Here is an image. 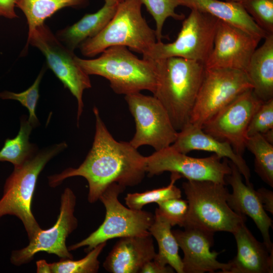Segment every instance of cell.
Segmentation results:
<instances>
[{
    "instance_id": "cell-1",
    "label": "cell",
    "mask_w": 273,
    "mask_h": 273,
    "mask_svg": "<svg viewBox=\"0 0 273 273\" xmlns=\"http://www.w3.org/2000/svg\"><path fill=\"white\" fill-rule=\"evenodd\" d=\"M96 128L91 149L77 168H68L48 177L49 186L56 187L65 179L76 176L88 184L87 200L94 203L111 184L125 188L142 182L146 172V157L129 142L116 141L103 121L96 107L93 108Z\"/></svg>"
},
{
    "instance_id": "cell-2",
    "label": "cell",
    "mask_w": 273,
    "mask_h": 273,
    "mask_svg": "<svg viewBox=\"0 0 273 273\" xmlns=\"http://www.w3.org/2000/svg\"><path fill=\"white\" fill-rule=\"evenodd\" d=\"M157 84L153 96L166 110L178 131L190 122L205 70L204 63L179 57L155 60Z\"/></svg>"
},
{
    "instance_id": "cell-3",
    "label": "cell",
    "mask_w": 273,
    "mask_h": 273,
    "mask_svg": "<svg viewBox=\"0 0 273 273\" xmlns=\"http://www.w3.org/2000/svg\"><path fill=\"white\" fill-rule=\"evenodd\" d=\"M76 61L88 75H99L108 80L111 88L117 94L126 96L143 90L153 94L155 90L156 61L140 59L125 46L109 47L96 59H83L76 56Z\"/></svg>"
},
{
    "instance_id": "cell-4",
    "label": "cell",
    "mask_w": 273,
    "mask_h": 273,
    "mask_svg": "<svg viewBox=\"0 0 273 273\" xmlns=\"http://www.w3.org/2000/svg\"><path fill=\"white\" fill-rule=\"evenodd\" d=\"M140 0H123L117 5L115 14L106 26L96 36L82 42L81 54L93 57L107 48L122 46L147 55L157 42L155 30L143 17Z\"/></svg>"
},
{
    "instance_id": "cell-5",
    "label": "cell",
    "mask_w": 273,
    "mask_h": 273,
    "mask_svg": "<svg viewBox=\"0 0 273 273\" xmlns=\"http://www.w3.org/2000/svg\"><path fill=\"white\" fill-rule=\"evenodd\" d=\"M67 147L65 142H62L41 150L22 165L14 167L6 181L0 199V218L6 215L18 217L29 239L41 229L31 210L38 176L47 163Z\"/></svg>"
},
{
    "instance_id": "cell-6",
    "label": "cell",
    "mask_w": 273,
    "mask_h": 273,
    "mask_svg": "<svg viewBox=\"0 0 273 273\" xmlns=\"http://www.w3.org/2000/svg\"><path fill=\"white\" fill-rule=\"evenodd\" d=\"M182 187L188 203V212L183 228L194 225L213 233H233L245 223L246 216L229 206L226 185L210 180H188Z\"/></svg>"
},
{
    "instance_id": "cell-7",
    "label": "cell",
    "mask_w": 273,
    "mask_h": 273,
    "mask_svg": "<svg viewBox=\"0 0 273 273\" xmlns=\"http://www.w3.org/2000/svg\"><path fill=\"white\" fill-rule=\"evenodd\" d=\"M125 189L114 183L105 190L99 198L106 209L104 221L87 238L69 246V251L85 247V252H88L99 244L112 239L150 234L149 229L155 215L148 211L132 209L122 205L118 196Z\"/></svg>"
},
{
    "instance_id": "cell-8",
    "label": "cell",
    "mask_w": 273,
    "mask_h": 273,
    "mask_svg": "<svg viewBox=\"0 0 273 273\" xmlns=\"http://www.w3.org/2000/svg\"><path fill=\"white\" fill-rule=\"evenodd\" d=\"M219 19L206 13L191 10L172 42L157 41L143 58L158 60L179 57L205 64L214 44Z\"/></svg>"
},
{
    "instance_id": "cell-9",
    "label": "cell",
    "mask_w": 273,
    "mask_h": 273,
    "mask_svg": "<svg viewBox=\"0 0 273 273\" xmlns=\"http://www.w3.org/2000/svg\"><path fill=\"white\" fill-rule=\"evenodd\" d=\"M29 44L42 53L49 68L76 98L78 125L84 107L83 92L92 87L89 75L77 63L73 51L63 44L46 24L38 26L28 35L26 48Z\"/></svg>"
},
{
    "instance_id": "cell-10",
    "label": "cell",
    "mask_w": 273,
    "mask_h": 273,
    "mask_svg": "<svg viewBox=\"0 0 273 273\" xmlns=\"http://www.w3.org/2000/svg\"><path fill=\"white\" fill-rule=\"evenodd\" d=\"M252 88L245 71L206 68L190 118V123L203 124L239 95Z\"/></svg>"
},
{
    "instance_id": "cell-11",
    "label": "cell",
    "mask_w": 273,
    "mask_h": 273,
    "mask_svg": "<svg viewBox=\"0 0 273 273\" xmlns=\"http://www.w3.org/2000/svg\"><path fill=\"white\" fill-rule=\"evenodd\" d=\"M125 99L135 123V132L129 142L134 148L148 145L158 151L175 142L178 131L156 98L139 92L126 95Z\"/></svg>"
},
{
    "instance_id": "cell-12",
    "label": "cell",
    "mask_w": 273,
    "mask_h": 273,
    "mask_svg": "<svg viewBox=\"0 0 273 273\" xmlns=\"http://www.w3.org/2000/svg\"><path fill=\"white\" fill-rule=\"evenodd\" d=\"M214 154L204 158L189 156L171 145L146 157V172L150 176L165 171L176 173L188 180H210L226 185L225 177L231 173L227 158Z\"/></svg>"
},
{
    "instance_id": "cell-13",
    "label": "cell",
    "mask_w": 273,
    "mask_h": 273,
    "mask_svg": "<svg viewBox=\"0 0 273 273\" xmlns=\"http://www.w3.org/2000/svg\"><path fill=\"white\" fill-rule=\"evenodd\" d=\"M76 203L74 192L70 188H66L61 195L60 213L55 224L49 229H40L29 239V244L26 247L13 251L10 257L11 263L17 266L28 263L40 252L53 254L62 259H73L66 241L78 225L74 214Z\"/></svg>"
},
{
    "instance_id": "cell-14",
    "label": "cell",
    "mask_w": 273,
    "mask_h": 273,
    "mask_svg": "<svg viewBox=\"0 0 273 273\" xmlns=\"http://www.w3.org/2000/svg\"><path fill=\"white\" fill-rule=\"evenodd\" d=\"M262 102L252 88L246 90L205 122L202 129L218 140L228 142L238 154L243 156L248 126Z\"/></svg>"
},
{
    "instance_id": "cell-15",
    "label": "cell",
    "mask_w": 273,
    "mask_h": 273,
    "mask_svg": "<svg viewBox=\"0 0 273 273\" xmlns=\"http://www.w3.org/2000/svg\"><path fill=\"white\" fill-rule=\"evenodd\" d=\"M262 38L228 23L218 20L212 50L206 68H224L245 71Z\"/></svg>"
},
{
    "instance_id": "cell-16",
    "label": "cell",
    "mask_w": 273,
    "mask_h": 273,
    "mask_svg": "<svg viewBox=\"0 0 273 273\" xmlns=\"http://www.w3.org/2000/svg\"><path fill=\"white\" fill-rule=\"evenodd\" d=\"M184 230L172 231L177 242L183 251L182 259L184 273H227L229 263L217 260L220 252H211L214 244V233L194 225H186Z\"/></svg>"
},
{
    "instance_id": "cell-17",
    "label": "cell",
    "mask_w": 273,
    "mask_h": 273,
    "mask_svg": "<svg viewBox=\"0 0 273 273\" xmlns=\"http://www.w3.org/2000/svg\"><path fill=\"white\" fill-rule=\"evenodd\" d=\"M231 173L225 177V182L233 189V193H229L227 203L230 207L237 213L247 215L251 217L261 232L263 243L268 249L273 251L269 230L272 228V221L267 214L260 202L256 191L252 184H245L242 175L236 166L229 162Z\"/></svg>"
},
{
    "instance_id": "cell-18",
    "label": "cell",
    "mask_w": 273,
    "mask_h": 273,
    "mask_svg": "<svg viewBox=\"0 0 273 273\" xmlns=\"http://www.w3.org/2000/svg\"><path fill=\"white\" fill-rule=\"evenodd\" d=\"M155 252L152 236L120 238L106 257L103 267L111 273H138L153 260Z\"/></svg>"
},
{
    "instance_id": "cell-19",
    "label": "cell",
    "mask_w": 273,
    "mask_h": 273,
    "mask_svg": "<svg viewBox=\"0 0 273 273\" xmlns=\"http://www.w3.org/2000/svg\"><path fill=\"white\" fill-rule=\"evenodd\" d=\"M184 154L194 150L214 153L221 158L230 160L237 167L246 181L250 185L251 173L245 160L238 154L227 142L218 140L205 132L202 127L188 123L178 131L175 142L171 145Z\"/></svg>"
},
{
    "instance_id": "cell-20",
    "label": "cell",
    "mask_w": 273,
    "mask_h": 273,
    "mask_svg": "<svg viewBox=\"0 0 273 273\" xmlns=\"http://www.w3.org/2000/svg\"><path fill=\"white\" fill-rule=\"evenodd\" d=\"M236 241L237 253L228 263L227 273H272L273 251L256 239L245 223L233 233Z\"/></svg>"
},
{
    "instance_id": "cell-21",
    "label": "cell",
    "mask_w": 273,
    "mask_h": 273,
    "mask_svg": "<svg viewBox=\"0 0 273 273\" xmlns=\"http://www.w3.org/2000/svg\"><path fill=\"white\" fill-rule=\"evenodd\" d=\"M182 6L209 14L261 38L268 34L247 13L241 3L219 0H181Z\"/></svg>"
},
{
    "instance_id": "cell-22",
    "label": "cell",
    "mask_w": 273,
    "mask_h": 273,
    "mask_svg": "<svg viewBox=\"0 0 273 273\" xmlns=\"http://www.w3.org/2000/svg\"><path fill=\"white\" fill-rule=\"evenodd\" d=\"M256 48L245 70L255 95L263 102L273 99V34Z\"/></svg>"
},
{
    "instance_id": "cell-23",
    "label": "cell",
    "mask_w": 273,
    "mask_h": 273,
    "mask_svg": "<svg viewBox=\"0 0 273 273\" xmlns=\"http://www.w3.org/2000/svg\"><path fill=\"white\" fill-rule=\"evenodd\" d=\"M117 5L105 3L97 12L86 14L75 23L58 31L56 37L74 51L82 42L96 36L106 26L115 14Z\"/></svg>"
},
{
    "instance_id": "cell-24",
    "label": "cell",
    "mask_w": 273,
    "mask_h": 273,
    "mask_svg": "<svg viewBox=\"0 0 273 273\" xmlns=\"http://www.w3.org/2000/svg\"><path fill=\"white\" fill-rule=\"evenodd\" d=\"M154 215L149 231L157 241L159 249L153 260L162 265H169L178 273H184L179 246L171 230V225L156 209Z\"/></svg>"
},
{
    "instance_id": "cell-25",
    "label": "cell",
    "mask_w": 273,
    "mask_h": 273,
    "mask_svg": "<svg viewBox=\"0 0 273 273\" xmlns=\"http://www.w3.org/2000/svg\"><path fill=\"white\" fill-rule=\"evenodd\" d=\"M87 0H17L16 7L25 15L28 26V35L47 18L65 7L82 5Z\"/></svg>"
},
{
    "instance_id": "cell-26",
    "label": "cell",
    "mask_w": 273,
    "mask_h": 273,
    "mask_svg": "<svg viewBox=\"0 0 273 273\" xmlns=\"http://www.w3.org/2000/svg\"><path fill=\"white\" fill-rule=\"evenodd\" d=\"M32 128L25 117H22L18 133L13 139H7L0 150V161H8L18 167L37 153L36 146L29 141Z\"/></svg>"
},
{
    "instance_id": "cell-27",
    "label": "cell",
    "mask_w": 273,
    "mask_h": 273,
    "mask_svg": "<svg viewBox=\"0 0 273 273\" xmlns=\"http://www.w3.org/2000/svg\"><path fill=\"white\" fill-rule=\"evenodd\" d=\"M245 147L254 156V170L262 180L273 187V144L262 134L247 137Z\"/></svg>"
},
{
    "instance_id": "cell-28",
    "label": "cell",
    "mask_w": 273,
    "mask_h": 273,
    "mask_svg": "<svg viewBox=\"0 0 273 273\" xmlns=\"http://www.w3.org/2000/svg\"><path fill=\"white\" fill-rule=\"evenodd\" d=\"M181 177L177 173H171L170 182L166 187L141 193H128L124 199L125 204L130 209L141 210L148 204H157L167 199L181 198V191L175 185V181Z\"/></svg>"
},
{
    "instance_id": "cell-29",
    "label": "cell",
    "mask_w": 273,
    "mask_h": 273,
    "mask_svg": "<svg viewBox=\"0 0 273 273\" xmlns=\"http://www.w3.org/2000/svg\"><path fill=\"white\" fill-rule=\"evenodd\" d=\"M107 244L102 243L90 251L82 259H62L51 264L52 273H96L100 266L98 257Z\"/></svg>"
},
{
    "instance_id": "cell-30",
    "label": "cell",
    "mask_w": 273,
    "mask_h": 273,
    "mask_svg": "<svg viewBox=\"0 0 273 273\" xmlns=\"http://www.w3.org/2000/svg\"><path fill=\"white\" fill-rule=\"evenodd\" d=\"M147 11L153 17L156 23V35L157 41H161L163 36L162 28L165 20L169 17L181 20L185 15L175 12V8L182 6L181 0H140Z\"/></svg>"
},
{
    "instance_id": "cell-31",
    "label": "cell",
    "mask_w": 273,
    "mask_h": 273,
    "mask_svg": "<svg viewBox=\"0 0 273 273\" xmlns=\"http://www.w3.org/2000/svg\"><path fill=\"white\" fill-rule=\"evenodd\" d=\"M44 71V68H43L33 83L25 91L19 93L9 91L0 93L1 99L18 101L28 109L29 117L27 120L33 128L39 124V121L35 114V109L39 97V85Z\"/></svg>"
},
{
    "instance_id": "cell-32",
    "label": "cell",
    "mask_w": 273,
    "mask_h": 273,
    "mask_svg": "<svg viewBox=\"0 0 273 273\" xmlns=\"http://www.w3.org/2000/svg\"><path fill=\"white\" fill-rule=\"evenodd\" d=\"M240 3L260 28L273 34V0H242Z\"/></svg>"
},
{
    "instance_id": "cell-33",
    "label": "cell",
    "mask_w": 273,
    "mask_h": 273,
    "mask_svg": "<svg viewBox=\"0 0 273 273\" xmlns=\"http://www.w3.org/2000/svg\"><path fill=\"white\" fill-rule=\"evenodd\" d=\"M273 129V99L263 102L253 114L248 126L247 137L263 134Z\"/></svg>"
},
{
    "instance_id": "cell-34",
    "label": "cell",
    "mask_w": 273,
    "mask_h": 273,
    "mask_svg": "<svg viewBox=\"0 0 273 273\" xmlns=\"http://www.w3.org/2000/svg\"><path fill=\"white\" fill-rule=\"evenodd\" d=\"M179 198L167 199L157 203L156 209L166 219L172 226L178 225L183 227L188 212L187 200Z\"/></svg>"
},
{
    "instance_id": "cell-35",
    "label": "cell",
    "mask_w": 273,
    "mask_h": 273,
    "mask_svg": "<svg viewBox=\"0 0 273 273\" xmlns=\"http://www.w3.org/2000/svg\"><path fill=\"white\" fill-rule=\"evenodd\" d=\"M256 191L258 197L264 209L271 214H273V193L272 191L261 188Z\"/></svg>"
},
{
    "instance_id": "cell-36",
    "label": "cell",
    "mask_w": 273,
    "mask_h": 273,
    "mask_svg": "<svg viewBox=\"0 0 273 273\" xmlns=\"http://www.w3.org/2000/svg\"><path fill=\"white\" fill-rule=\"evenodd\" d=\"M141 273H172L174 269L169 265H162L152 260L142 268Z\"/></svg>"
},
{
    "instance_id": "cell-37",
    "label": "cell",
    "mask_w": 273,
    "mask_h": 273,
    "mask_svg": "<svg viewBox=\"0 0 273 273\" xmlns=\"http://www.w3.org/2000/svg\"><path fill=\"white\" fill-rule=\"evenodd\" d=\"M17 0H0V16L8 19L18 17L15 8Z\"/></svg>"
},
{
    "instance_id": "cell-38",
    "label": "cell",
    "mask_w": 273,
    "mask_h": 273,
    "mask_svg": "<svg viewBox=\"0 0 273 273\" xmlns=\"http://www.w3.org/2000/svg\"><path fill=\"white\" fill-rule=\"evenodd\" d=\"M36 263L37 272L52 273L51 264L48 263L45 260H40Z\"/></svg>"
},
{
    "instance_id": "cell-39",
    "label": "cell",
    "mask_w": 273,
    "mask_h": 273,
    "mask_svg": "<svg viewBox=\"0 0 273 273\" xmlns=\"http://www.w3.org/2000/svg\"><path fill=\"white\" fill-rule=\"evenodd\" d=\"M262 135L268 142L273 144V129Z\"/></svg>"
},
{
    "instance_id": "cell-40",
    "label": "cell",
    "mask_w": 273,
    "mask_h": 273,
    "mask_svg": "<svg viewBox=\"0 0 273 273\" xmlns=\"http://www.w3.org/2000/svg\"><path fill=\"white\" fill-rule=\"evenodd\" d=\"M105 3L109 5H117L120 3L122 2L123 0H104Z\"/></svg>"
},
{
    "instance_id": "cell-41",
    "label": "cell",
    "mask_w": 273,
    "mask_h": 273,
    "mask_svg": "<svg viewBox=\"0 0 273 273\" xmlns=\"http://www.w3.org/2000/svg\"><path fill=\"white\" fill-rule=\"evenodd\" d=\"M242 0H225L227 2L240 3Z\"/></svg>"
}]
</instances>
